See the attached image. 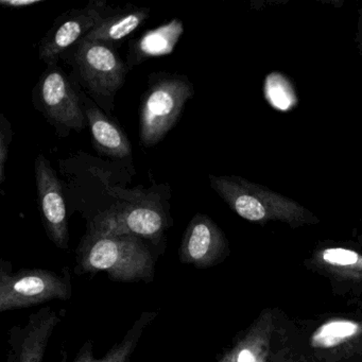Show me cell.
Masks as SVG:
<instances>
[{
    "label": "cell",
    "instance_id": "13",
    "mask_svg": "<svg viewBox=\"0 0 362 362\" xmlns=\"http://www.w3.org/2000/svg\"><path fill=\"white\" fill-rule=\"evenodd\" d=\"M93 141L99 151L114 158L130 156L131 145L122 130L97 109L86 112Z\"/></svg>",
    "mask_w": 362,
    "mask_h": 362
},
{
    "label": "cell",
    "instance_id": "12",
    "mask_svg": "<svg viewBox=\"0 0 362 362\" xmlns=\"http://www.w3.org/2000/svg\"><path fill=\"white\" fill-rule=\"evenodd\" d=\"M158 311H143L122 341L116 343L103 358L94 355V343L86 341L73 362H129L147 326L156 319Z\"/></svg>",
    "mask_w": 362,
    "mask_h": 362
},
{
    "label": "cell",
    "instance_id": "19",
    "mask_svg": "<svg viewBox=\"0 0 362 362\" xmlns=\"http://www.w3.org/2000/svg\"><path fill=\"white\" fill-rule=\"evenodd\" d=\"M323 258L328 264L338 266H351L358 262L357 253L345 249L326 250L323 253Z\"/></svg>",
    "mask_w": 362,
    "mask_h": 362
},
{
    "label": "cell",
    "instance_id": "20",
    "mask_svg": "<svg viewBox=\"0 0 362 362\" xmlns=\"http://www.w3.org/2000/svg\"><path fill=\"white\" fill-rule=\"evenodd\" d=\"M41 3V0H1L0 4L5 7L23 8Z\"/></svg>",
    "mask_w": 362,
    "mask_h": 362
},
{
    "label": "cell",
    "instance_id": "4",
    "mask_svg": "<svg viewBox=\"0 0 362 362\" xmlns=\"http://www.w3.org/2000/svg\"><path fill=\"white\" fill-rule=\"evenodd\" d=\"M211 187L243 219L262 221L271 213H294L302 211L296 203L285 197L264 189L239 177L211 175Z\"/></svg>",
    "mask_w": 362,
    "mask_h": 362
},
{
    "label": "cell",
    "instance_id": "17",
    "mask_svg": "<svg viewBox=\"0 0 362 362\" xmlns=\"http://www.w3.org/2000/svg\"><path fill=\"white\" fill-rule=\"evenodd\" d=\"M267 100L279 111H289L296 105V96L293 88L284 76L272 74L264 84Z\"/></svg>",
    "mask_w": 362,
    "mask_h": 362
},
{
    "label": "cell",
    "instance_id": "8",
    "mask_svg": "<svg viewBox=\"0 0 362 362\" xmlns=\"http://www.w3.org/2000/svg\"><path fill=\"white\" fill-rule=\"evenodd\" d=\"M166 222L162 211L152 205H135L118 213L99 218L93 230L117 235H130L158 243Z\"/></svg>",
    "mask_w": 362,
    "mask_h": 362
},
{
    "label": "cell",
    "instance_id": "11",
    "mask_svg": "<svg viewBox=\"0 0 362 362\" xmlns=\"http://www.w3.org/2000/svg\"><path fill=\"white\" fill-rule=\"evenodd\" d=\"M221 233L207 216L197 214L184 232L180 262L197 269L209 268L221 252Z\"/></svg>",
    "mask_w": 362,
    "mask_h": 362
},
{
    "label": "cell",
    "instance_id": "2",
    "mask_svg": "<svg viewBox=\"0 0 362 362\" xmlns=\"http://www.w3.org/2000/svg\"><path fill=\"white\" fill-rule=\"evenodd\" d=\"M73 294L71 273L47 269L12 270L8 260H0V313L29 308L52 300H69Z\"/></svg>",
    "mask_w": 362,
    "mask_h": 362
},
{
    "label": "cell",
    "instance_id": "1",
    "mask_svg": "<svg viewBox=\"0 0 362 362\" xmlns=\"http://www.w3.org/2000/svg\"><path fill=\"white\" fill-rule=\"evenodd\" d=\"M80 273L105 272L112 281L151 283L156 260L143 239L90 230L77 250Z\"/></svg>",
    "mask_w": 362,
    "mask_h": 362
},
{
    "label": "cell",
    "instance_id": "21",
    "mask_svg": "<svg viewBox=\"0 0 362 362\" xmlns=\"http://www.w3.org/2000/svg\"><path fill=\"white\" fill-rule=\"evenodd\" d=\"M233 362H256V358L250 349H243L238 351Z\"/></svg>",
    "mask_w": 362,
    "mask_h": 362
},
{
    "label": "cell",
    "instance_id": "14",
    "mask_svg": "<svg viewBox=\"0 0 362 362\" xmlns=\"http://www.w3.org/2000/svg\"><path fill=\"white\" fill-rule=\"evenodd\" d=\"M149 16V10L146 8L127 10L117 16L101 21L84 40L107 44L120 41L136 30Z\"/></svg>",
    "mask_w": 362,
    "mask_h": 362
},
{
    "label": "cell",
    "instance_id": "10",
    "mask_svg": "<svg viewBox=\"0 0 362 362\" xmlns=\"http://www.w3.org/2000/svg\"><path fill=\"white\" fill-rule=\"evenodd\" d=\"M41 99L46 114L57 124L75 130L83 129L79 98L62 71L54 69L44 76Z\"/></svg>",
    "mask_w": 362,
    "mask_h": 362
},
{
    "label": "cell",
    "instance_id": "18",
    "mask_svg": "<svg viewBox=\"0 0 362 362\" xmlns=\"http://www.w3.org/2000/svg\"><path fill=\"white\" fill-rule=\"evenodd\" d=\"M12 139V130L10 122L5 116L1 115L0 124V183L5 181V165L7 162L9 146Z\"/></svg>",
    "mask_w": 362,
    "mask_h": 362
},
{
    "label": "cell",
    "instance_id": "7",
    "mask_svg": "<svg viewBox=\"0 0 362 362\" xmlns=\"http://www.w3.org/2000/svg\"><path fill=\"white\" fill-rule=\"evenodd\" d=\"M35 177L42 219L48 237L57 247L67 250L69 233L62 187L48 160L42 154L35 160Z\"/></svg>",
    "mask_w": 362,
    "mask_h": 362
},
{
    "label": "cell",
    "instance_id": "16",
    "mask_svg": "<svg viewBox=\"0 0 362 362\" xmlns=\"http://www.w3.org/2000/svg\"><path fill=\"white\" fill-rule=\"evenodd\" d=\"M358 325L351 321L334 320L322 325L311 338V345L320 349L337 346L357 332Z\"/></svg>",
    "mask_w": 362,
    "mask_h": 362
},
{
    "label": "cell",
    "instance_id": "15",
    "mask_svg": "<svg viewBox=\"0 0 362 362\" xmlns=\"http://www.w3.org/2000/svg\"><path fill=\"white\" fill-rule=\"evenodd\" d=\"M183 31V24L177 18L154 30L148 31L135 44L136 60L143 61L152 57L171 54Z\"/></svg>",
    "mask_w": 362,
    "mask_h": 362
},
{
    "label": "cell",
    "instance_id": "3",
    "mask_svg": "<svg viewBox=\"0 0 362 362\" xmlns=\"http://www.w3.org/2000/svg\"><path fill=\"white\" fill-rule=\"evenodd\" d=\"M192 95V84L179 78H166L150 86L141 105V144L154 146L162 141Z\"/></svg>",
    "mask_w": 362,
    "mask_h": 362
},
{
    "label": "cell",
    "instance_id": "5",
    "mask_svg": "<svg viewBox=\"0 0 362 362\" xmlns=\"http://www.w3.org/2000/svg\"><path fill=\"white\" fill-rule=\"evenodd\" d=\"M76 61L88 88L96 94H114L124 83V63L105 44L82 39Z\"/></svg>",
    "mask_w": 362,
    "mask_h": 362
},
{
    "label": "cell",
    "instance_id": "6",
    "mask_svg": "<svg viewBox=\"0 0 362 362\" xmlns=\"http://www.w3.org/2000/svg\"><path fill=\"white\" fill-rule=\"evenodd\" d=\"M61 315L50 306L29 315L25 325H16L9 332L10 362H43L48 343Z\"/></svg>",
    "mask_w": 362,
    "mask_h": 362
},
{
    "label": "cell",
    "instance_id": "9",
    "mask_svg": "<svg viewBox=\"0 0 362 362\" xmlns=\"http://www.w3.org/2000/svg\"><path fill=\"white\" fill-rule=\"evenodd\" d=\"M105 1H92L83 10L76 11L42 42L40 58L47 64H54L59 56L78 40L81 41L103 18Z\"/></svg>",
    "mask_w": 362,
    "mask_h": 362
}]
</instances>
